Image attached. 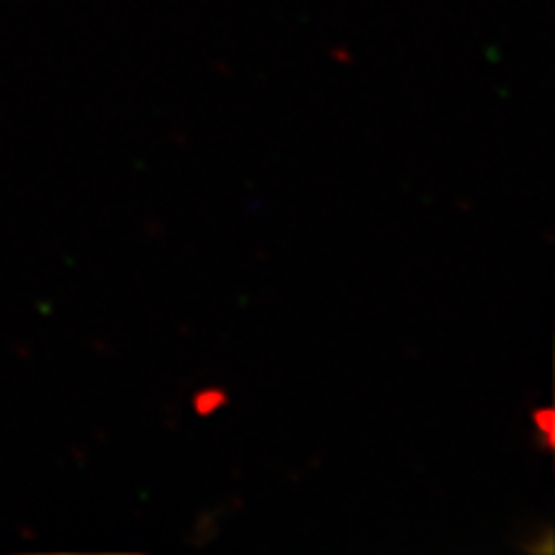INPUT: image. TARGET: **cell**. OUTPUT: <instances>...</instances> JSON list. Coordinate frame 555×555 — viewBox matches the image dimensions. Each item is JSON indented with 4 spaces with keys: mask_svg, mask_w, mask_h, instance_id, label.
I'll return each instance as SVG.
<instances>
[{
    "mask_svg": "<svg viewBox=\"0 0 555 555\" xmlns=\"http://www.w3.org/2000/svg\"><path fill=\"white\" fill-rule=\"evenodd\" d=\"M224 404H227V397L221 388H201L196 399H193V409H196L198 416L217 414Z\"/></svg>",
    "mask_w": 555,
    "mask_h": 555,
    "instance_id": "1",
    "label": "cell"
},
{
    "mask_svg": "<svg viewBox=\"0 0 555 555\" xmlns=\"http://www.w3.org/2000/svg\"><path fill=\"white\" fill-rule=\"evenodd\" d=\"M532 425H535V429H538V435L543 437V446L545 448H553V412L547 406H543V409H535V412H532Z\"/></svg>",
    "mask_w": 555,
    "mask_h": 555,
    "instance_id": "2",
    "label": "cell"
}]
</instances>
